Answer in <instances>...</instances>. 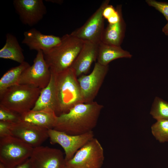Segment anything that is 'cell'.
<instances>
[{"label":"cell","instance_id":"1","mask_svg":"<svg viewBox=\"0 0 168 168\" xmlns=\"http://www.w3.org/2000/svg\"><path fill=\"white\" fill-rule=\"evenodd\" d=\"M102 105L96 101L78 104L67 113L57 117L55 130L71 135L83 134L96 126Z\"/></svg>","mask_w":168,"mask_h":168},{"label":"cell","instance_id":"2","mask_svg":"<svg viewBox=\"0 0 168 168\" xmlns=\"http://www.w3.org/2000/svg\"><path fill=\"white\" fill-rule=\"evenodd\" d=\"M54 73V111L58 116L67 113L75 105L84 103L77 77L72 69L69 68L59 73Z\"/></svg>","mask_w":168,"mask_h":168},{"label":"cell","instance_id":"3","mask_svg":"<svg viewBox=\"0 0 168 168\" xmlns=\"http://www.w3.org/2000/svg\"><path fill=\"white\" fill-rule=\"evenodd\" d=\"M84 43V41L70 34L63 35L58 45L43 52L45 60L50 70L58 73L70 68Z\"/></svg>","mask_w":168,"mask_h":168},{"label":"cell","instance_id":"4","mask_svg":"<svg viewBox=\"0 0 168 168\" xmlns=\"http://www.w3.org/2000/svg\"><path fill=\"white\" fill-rule=\"evenodd\" d=\"M41 90L26 85L13 86L0 94V105L21 115L32 109Z\"/></svg>","mask_w":168,"mask_h":168},{"label":"cell","instance_id":"5","mask_svg":"<svg viewBox=\"0 0 168 168\" xmlns=\"http://www.w3.org/2000/svg\"><path fill=\"white\" fill-rule=\"evenodd\" d=\"M33 147L9 135L0 138V162L7 168H14L29 159Z\"/></svg>","mask_w":168,"mask_h":168},{"label":"cell","instance_id":"6","mask_svg":"<svg viewBox=\"0 0 168 168\" xmlns=\"http://www.w3.org/2000/svg\"><path fill=\"white\" fill-rule=\"evenodd\" d=\"M104 160L103 149L99 141L94 138L66 161V165L72 168H101Z\"/></svg>","mask_w":168,"mask_h":168},{"label":"cell","instance_id":"7","mask_svg":"<svg viewBox=\"0 0 168 168\" xmlns=\"http://www.w3.org/2000/svg\"><path fill=\"white\" fill-rule=\"evenodd\" d=\"M50 68L44 58L43 52L37 51L33 63L22 73L18 84L29 85L42 89L49 83L51 78Z\"/></svg>","mask_w":168,"mask_h":168},{"label":"cell","instance_id":"8","mask_svg":"<svg viewBox=\"0 0 168 168\" xmlns=\"http://www.w3.org/2000/svg\"><path fill=\"white\" fill-rule=\"evenodd\" d=\"M109 2V0L104 1L83 25L70 34L83 41L99 44L101 42L105 29V19L102 15V12Z\"/></svg>","mask_w":168,"mask_h":168},{"label":"cell","instance_id":"9","mask_svg":"<svg viewBox=\"0 0 168 168\" xmlns=\"http://www.w3.org/2000/svg\"><path fill=\"white\" fill-rule=\"evenodd\" d=\"M52 144H58L64 149L66 162L69 160L84 145L94 138L93 131L79 135H71L54 129L48 130Z\"/></svg>","mask_w":168,"mask_h":168},{"label":"cell","instance_id":"10","mask_svg":"<svg viewBox=\"0 0 168 168\" xmlns=\"http://www.w3.org/2000/svg\"><path fill=\"white\" fill-rule=\"evenodd\" d=\"M108 66L95 63L92 72L82 75L78 78L84 103L94 101L104 82L108 70Z\"/></svg>","mask_w":168,"mask_h":168},{"label":"cell","instance_id":"11","mask_svg":"<svg viewBox=\"0 0 168 168\" xmlns=\"http://www.w3.org/2000/svg\"><path fill=\"white\" fill-rule=\"evenodd\" d=\"M10 130L11 135L33 148L41 146L49 138L48 130L22 121L11 124Z\"/></svg>","mask_w":168,"mask_h":168},{"label":"cell","instance_id":"12","mask_svg":"<svg viewBox=\"0 0 168 168\" xmlns=\"http://www.w3.org/2000/svg\"><path fill=\"white\" fill-rule=\"evenodd\" d=\"M13 5L22 23L30 26L37 24L47 12L42 0H14Z\"/></svg>","mask_w":168,"mask_h":168},{"label":"cell","instance_id":"13","mask_svg":"<svg viewBox=\"0 0 168 168\" xmlns=\"http://www.w3.org/2000/svg\"><path fill=\"white\" fill-rule=\"evenodd\" d=\"M30 159L35 168H63L66 166L62 152L48 147L34 148Z\"/></svg>","mask_w":168,"mask_h":168},{"label":"cell","instance_id":"14","mask_svg":"<svg viewBox=\"0 0 168 168\" xmlns=\"http://www.w3.org/2000/svg\"><path fill=\"white\" fill-rule=\"evenodd\" d=\"M22 43L26 44L30 50L43 52L49 51L58 45L61 38L53 35H44L35 28L25 31Z\"/></svg>","mask_w":168,"mask_h":168},{"label":"cell","instance_id":"15","mask_svg":"<svg viewBox=\"0 0 168 168\" xmlns=\"http://www.w3.org/2000/svg\"><path fill=\"white\" fill-rule=\"evenodd\" d=\"M99 44L84 41L83 46L70 68L78 77L86 73L97 59Z\"/></svg>","mask_w":168,"mask_h":168},{"label":"cell","instance_id":"16","mask_svg":"<svg viewBox=\"0 0 168 168\" xmlns=\"http://www.w3.org/2000/svg\"><path fill=\"white\" fill-rule=\"evenodd\" d=\"M57 117L54 110L48 108L38 111L31 110L21 115V119L22 121L49 130L55 127Z\"/></svg>","mask_w":168,"mask_h":168},{"label":"cell","instance_id":"17","mask_svg":"<svg viewBox=\"0 0 168 168\" xmlns=\"http://www.w3.org/2000/svg\"><path fill=\"white\" fill-rule=\"evenodd\" d=\"M132 54L120 46L110 45L102 42L99 44L97 62L104 66L115 59L121 58H131Z\"/></svg>","mask_w":168,"mask_h":168},{"label":"cell","instance_id":"18","mask_svg":"<svg viewBox=\"0 0 168 168\" xmlns=\"http://www.w3.org/2000/svg\"><path fill=\"white\" fill-rule=\"evenodd\" d=\"M0 58L12 60L20 64L25 61L22 48L16 37L12 34H7L5 43L0 50Z\"/></svg>","mask_w":168,"mask_h":168},{"label":"cell","instance_id":"19","mask_svg":"<svg viewBox=\"0 0 168 168\" xmlns=\"http://www.w3.org/2000/svg\"><path fill=\"white\" fill-rule=\"evenodd\" d=\"M125 26L122 16L118 23L109 24L104 29L101 42L110 45L120 46L124 37Z\"/></svg>","mask_w":168,"mask_h":168},{"label":"cell","instance_id":"20","mask_svg":"<svg viewBox=\"0 0 168 168\" xmlns=\"http://www.w3.org/2000/svg\"><path fill=\"white\" fill-rule=\"evenodd\" d=\"M50 71V81L45 87L41 90L35 105L31 110H33L38 111L49 108L54 111L55 74L53 71Z\"/></svg>","mask_w":168,"mask_h":168},{"label":"cell","instance_id":"21","mask_svg":"<svg viewBox=\"0 0 168 168\" xmlns=\"http://www.w3.org/2000/svg\"><path fill=\"white\" fill-rule=\"evenodd\" d=\"M24 61L19 65L12 68L5 73L0 79V94L7 89L18 84L19 80L23 72L30 66Z\"/></svg>","mask_w":168,"mask_h":168},{"label":"cell","instance_id":"22","mask_svg":"<svg viewBox=\"0 0 168 168\" xmlns=\"http://www.w3.org/2000/svg\"><path fill=\"white\" fill-rule=\"evenodd\" d=\"M150 114L156 120H168V102L156 97L152 105Z\"/></svg>","mask_w":168,"mask_h":168},{"label":"cell","instance_id":"23","mask_svg":"<svg viewBox=\"0 0 168 168\" xmlns=\"http://www.w3.org/2000/svg\"><path fill=\"white\" fill-rule=\"evenodd\" d=\"M152 133L159 142H168V120H157L151 127Z\"/></svg>","mask_w":168,"mask_h":168},{"label":"cell","instance_id":"24","mask_svg":"<svg viewBox=\"0 0 168 168\" xmlns=\"http://www.w3.org/2000/svg\"><path fill=\"white\" fill-rule=\"evenodd\" d=\"M0 121L12 124L22 121L21 115L0 105Z\"/></svg>","mask_w":168,"mask_h":168},{"label":"cell","instance_id":"25","mask_svg":"<svg viewBox=\"0 0 168 168\" xmlns=\"http://www.w3.org/2000/svg\"><path fill=\"white\" fill-rule=\"evenodd\" d=\"M146 2L149 6L154 8L161 13L168 21V2L155 0H146Z\"/></svg>","mask_w":168,"mask_h":168},{"label":"cell","instance_id":"26","mask_svg":"<svg viewBox=\"0 0 168 168\" xmlns=\"http://www.w3.org/2000/svg\"><path fill=\"white\" fill-rule=\"evenodd\" d=\"M10 123L0 121V138L11 135Z\"/></svg>","mask_w":168,"mask_h":168},{"label":"cell","instance_id":"27","mask_svg":"<svg viewBox=\"0 0 168 168\" xmlns=\"http://www.w3.org/2000/svg\"><path fill=\"white\" fill-rule=\"evenodd\" d=\"M116 10L112 5L109 4L103 9L102 15L104 19H108L112 16L116 12Z\"/></svg>","mask_w":168,"mask_h":168},{"label":"cell","instance_id":"28","mask_svg":"<svg viewBox=\"0 0 168 168\" xmlns=\"http://www.w3.org/2000/svg\"><path fill=\"white\" fill-rule=\"evenodd\" d=\"M14 168H35L30 158Z\"/></svg>","mask_w":168,"mask_h":168},{"label":"cell","instance_id":"29","mask_svg":"<svg viewBox=\"0 0 168 168\" xmlns=\"http://www.w3.org/2000/svg\"><path fill=\"white\" fill-rule=\"evenodd\" d=\"M162 32L168 37V21L162 29Z\"/></svg>","mask_w":168,"mask_h":168},{"label":"cell","instance_id":"30","mask_svg":"<svg viewBox=\"0 0 168 168\" xmlns=\"http://www.w3.org/2000/svg\"><path fill=\"white\" fill-rule=\"evenodd\" d=\"M0 168H7L3 164L0 162Z\"/></svg>","mask_w":168,"mask_h":168},{"label":"cell","instance_id":"31","mask_svg":"<svg viewBox=\"0 0 168 168\" xmlns=\"http://www.w3.org/2000/svg\"><path fill=\"white\" fill-rule=\"evenodd\" d=\"M63 168H72L66 166Z\"/></svg>","mask_w":168,"mask_h":168}]
</instances>
